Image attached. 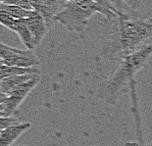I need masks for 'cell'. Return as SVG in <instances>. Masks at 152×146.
<instances>
[{"instance_id": "obj_1", "label": "cell", "mask_w": 152, "mask_h": 146, "mask_svg": "<svg viewBox=\"0 0 152 146\" xmlns=\"http://www.w3.org/2000/svg\"><path fill=\"white\" fill-rule=\"evenodd\" d=\"M152 56V42L120 60L115 71L105 77L97 89V97L109 104H116L124 94L131 92L132 100L137 99L135 76L146 66Z\"/></svg>"}, {"instance_id": "obj_2", "label": "cell", "mask_w": 152, "mask_h": 146, "mask_svg": "<svg viewBox=\"0 0 152 146\" xmlns=\"http://www.w3.org/2000/svg\"><path fill=\"white\" fill-rule=\"evenodd\" d=\"M115 30L104 45L98 59L121 60L152 42V22L126 16L115 19Z\"/></svg>"}, {"instance_id": "obj_3", "label": "cell", "mask_w": 152, "mask_h": 146, "mask_svg": "<svg viewBox=\"0 0 152 146\" xmlns=\"http://www.w3.org/2000/svg\"><path fill=\"white\" fill-rule=\"evenodd\" d=\"M95 13H100L109 20H115L116 17L93 0H73L67 2L64 8L55 17L58 22L68 31L83 34L88 25L90 18Z\"/></svg>"}, {"instance_id": "obj_4", "label": "cell", "mask_w": 152, "mask_h": 146, "mask_svg": "<svg viewBox=\"0 0 152 146\" xmlns=\"http://www.w3.org/2000/svg\"><path fill=\"white\" fill-rule=\"evenodd\" d=\"M120 17L152 22V0H110Z\"/></svg>"}, {"instance_id": "obj_5", "label": "cell", "mask_w": 152, "mask_h": 146, "mask_svg": "<svg viewBox=\"0 0 152 146\" xmlns=\"http://www.w3.org/2000/svg\"><path fill=\"white\" fill-rule=\"evenodd\" d=\"M0 57L3 65L21 68H37L40 66L38 58L34 50H22L0 42Z\"/></svg>"}, {"instance_id": "obj_6", "label": "cell", "mask_w": 152, "mask_h": 146, "mask_svg": "<svg viewBox=\"0 0 152 146\" xmlns=\"http://www.w3.org/2000/svg\"><path fill=\"white\" fill-rule=\"evenodd\" d=\"M40 80H41L40 74H35L33 79L28 80V82L19 85L17 88L14 89L9 94L6 100L3 102L5 106L6 117H14V115L17 113L18 108L24 102L26 97L39 83Z\"/></svg>"}, {"instance_id": "obj_7", "label": "cell", "mask_w": 152, "mask_h": 146, "mask_svg": "<svg viewBox=\"0 0 152 146\" xmlns=\"http://www.w3.org/2000/svg\"><path fill=\"white\" fill-rule=\"evenodd\" d=\"M33 10L38 13L49 25L55 23V17L66 5L65 0H31Z\"/></svg>"}, {"instance_id": "obj_8", "label": "cell", "mask_w": 152, "mask_h": 146, "mask_svg": "<svg viewBox=\"0 0 152 146\" xmlns=\"http://www.w3.org/2000/svg\"><path fill=\"white\" fill-rule=\"evenodd\" d=\"M25 24L30 30L31 35H33L35 47L40 44L44 36L46 35L48 31L52 27L46 22V20L35 11H31V15L28 18L23 19Z\"/></svg>"}, {"instance_id": "obj_9", "label": "cell", "mask_w": 152, "mask_h": 146, "mask_svg": "<svg viewBox=\"0 0 152 146\" xmlns=\"http://www.w3.org/2000/svg\"><path fill=\"white\" fill-rule=\"evenodd\" d=\"M30 128V123H17L8 126L0 132V146H11Z\"/></svg>"}, {"instance_id": "obj_10", "label": "cell", "mask_w": 152, "mask_h": 146, "mask_svg": "<svg viewBox=\"0 0 152 146\" xmlns=\"http://www.w3.org/2000/svg\"><path fill=\"white\" fill-rule=\"evenodd\" d=\"M35 74H21V76H13L6 77L0 80V88L6 95H9L13 90L16 89L19 85L33 79Z\"/></svg>"}, {"instance_id": "obj_11", "label": "cell", "mask_w": 152, "mask_h": 146, "mask_svg": "<svg viewBox=\"0 0 152 146\" xmlns=\"http://www.w3.org/2000/svg\"><path fill=\"white\" fill-rule=\"evenodd\" d=\"M21 74H41V71L37 68H21L0 65V80L9 77L21 76Z\"/></svg>"}, {"instance_id": "obj_12", "label": "cell", "mask_w": 152, "mask_h": 146, "mask_svg": "<svg viewBox=\"0 0 152 146\" xmlns=\"http://www.w3.org/2000/svg\"><path fill=\"white\" fill-rule=\"evenodd\" d=\"M14 31L18 34L19 38H20L22 41V43L27 47V49H28V50L34 49L35 45H34L33 35H31L30 30H28V28L27 27V25L25 24V22L23 19L16 20Z\"/></svg>"}, {"instance_id": "obj_13", "label": "cell", "mask_w": 152, "mask_h": 146, "mask_svg": "<svg viewBox=\"0 0 152 146\" xmlns=\"http://www.w3.org/2000/svg\"><path fill=\"white\" fill-rule=\"evenodd\" d=\"M0 11L6 13L7 15L16 19V20L28 18L31 13V11L25 10V9H23L21 7H17V6L5 4V3H0Z\"/></svg>"}, {"instance_id": "obj_14", "label": "cell", "mask_w": 152, "mask_h": 146, "mask_svg": "<svg viewBox=\"0 0 152 146\" xmlns=\"http://www.w3.org/2000/svg\"><path fill=\"white\" fill-rule=\"evenodd\" d=\"M0 25H2L3 27L9 28L14 31L15 30V25H16V19L10 17L6 13L0 11Z\"/></svg>"}, {"instance_id": "obj_15", "label": "cell", "mask_w": 152, "mask_h": 146, "mask_svg": "<svg viewBox=\"0 0 152 146\" xmlns=\"http://www.w3.org/2000/svg\"><path fill=\"white\" fill-rule=\"evenodd\" d=\"M3 3L8 5L17 6V7H21L25 10L33 11V7H31V0H3Z\"/></svg>"}, {"instance_id": "obj_16", "label": "cell", "mask_w": 152, "mask_h": 146, "mask_svg": "<svg viewBox=\"0 0 152 146\" xmlns=\"http://www.w3.org/2000/svg\"><path fill=\"white\" fill-rule=\"evenodd\" d=\"M20 123L15 117H0V132L7 128L8 126Z\"/></svg>"}, {"instance_id": "obj_17", "label": "cell", "mask_w": 152, "mask_h": 146, "mask_svg": "<svg viewBox=\"0 0 152 146\" xmlns=\"http://www.w3.org/2000/svg\"><path fill=\"white\" fill-rule=\"evenodd\" d=\"M0 117H6L4 103H0Z\"/></svg>"}, {"instance_id": "obj_18", "label": "cell", "mask_w": 152, "mask_h": 146, "mask_svg": "<svg viewBox=\"0 0 152 146\" xmlns=\"http://www.w3.org/2000/svg\"><path fill=\"white\" fill-rule=\"evenodd\" d=\"M6 98H7V95L2 91V89L0 88V103H3L6 100Z\"/></svg>"}, {"instance_id": "obj_19", "label": "cell", "mask_w": 152, "mask_h": 146, "mask_svg": "<svg viewBox=\"0 0 152 146\" xmlns=\"http://www.w3.org/2000/svg\"><path fill=\"white\" fill-rule=\"evenodd\" d=\"M0 65H3V63H2V60H1V57H0Z\"/></svg>"}, {"instance_id": "obj_20", "label": "cell", "mask_w": 152, "mask_h": 146, "mask_svg": "<svg viewBox=\"0 0 152 146\" xmlns=\"http://www.w3.org/2000/svg\"><path fill=\"white\" fill-rule=\"evenodd\" d=\"M66 2H71V1H73V0H65Z\"/></svg>"}, {"instance_id": "obj_21", "label": "cell", "mask_w": 152, "mask_h": 146, "mask_svg": "<svg viewBox=\"0 0 152 146\" xmlns=\"http://www.w3.org/2000/svg\"><path fill=\"white\" fill-rule=\"evenodd\" d=\"M0 3H3V0H0Z\"/></svg>"}]
</instances>
